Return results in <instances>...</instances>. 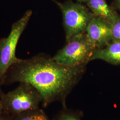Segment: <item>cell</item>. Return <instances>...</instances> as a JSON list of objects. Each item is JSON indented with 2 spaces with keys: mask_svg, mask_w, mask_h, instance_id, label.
I'll list each match as a JSON object with an SVG mask.
<instances>
[{
  "mask_svg": "<svg viewBox=\"0 0 120 120\" xmlns=\"http://www.w3.org/2000/svg\"><path fill=\"white\" fill-rule=\"evenodd\" d=\"M95 50L84 33L77 35L67 41L64 47L52 57L58 64L66 66L86 65L90 61Z\"/></svg>",
  "mask_w": 120,
  "mask_h": 120,
  "instance_id": "5",
  "label": "cell"
},
{
  "mask_svg": "<svg viewBox=\"0 0 120 120\" xmlns=\"http://www.w3.org/2000/svg\"><path fill=\"white\" fill-rule=\"evenodd\" d=\"M101 60L110 64L120 65V42L112 41L104 47L96 49L90 60Z\"/></svg>",
  "mask_w": 120,
  "mask_h": 120,
  "instance_id": "7",
  "label": "cell"
},
{
  "mask_svg": "<svg viewBox=\"0 0 120 120\" xmlns=\"http://www.w3.org/2000/svg\"><path fill=\"white\" fill-rule=\"evenodd\" d=\"M4 93L3 91L1 89L0 87V97L3 95V94Z\"/></svg>",
  "mask_w": 120,
  "mask_h": 120,
  "instance_id": "14",
  "label": "cell"
},
{
  "mask_svg": "<svg viewBox=\"0 0 120 120\" xmlns=\"http://www.w3.org/2000/svg\"><path fill=\"white\" fill-rule=\"evenodd\" d=\"M79 3H82V2H86L88 0H77Z\"/></svg>",
  "mask_w": 120,
  "mask_h": 120,
  "instance_id": "13",
  "label": "cell"
},
{
  "mask_svg": "<svg viewBox=\"0 0 120 120\" xmlns=\"http://www.w3.org/2000/svg\"><path fill=\"white\" fill-rule=\"evenodd\" d=\"M2 40H3V38H0V44L1 43Z\"/></svg>",
  "mask_w": 120,
  "mask_h": 120,
  "instance_id": "18",
  "label": "cell"
},
{
  "mask_svg": "<svg viewBox=\"0 0 120 120\" xmlns=\"http://www.w3.org/2000/svg\"><path fill=\"white\" fill-rule=\"evenodd\" d=\"M112 41L120 42V17L118 16L111 23Z\"/></svg>",
  "mask_w": 120,
  "mask_h": 120,
  "instance_id": "11",
  "label": "cell"
},
{
  "mask_svg": "<svg viewBox=\"0 0 120 120\" xmlns=\"http://www.w3.org/2000/svg\"><path fill=\"white\" fill-rule=\"evenodd\" d=\"M5 118V117L2 116V114L0 116V120H4Z\"/></svg>",
  "mask_w": 120,
  "mask_h": 120,
  "instance_id": "15",
  "label": "cell"
},
{
  "mask_svg": "<svg viewBox=\"0 0 120 120\" xmlns=\"http://www.w3.org/2000/svg\"><path fill=\"white\" fill-rule=\"evenodd\" d=\"M116 1H117V2L118 3V5L119 6V7H120V0H116Z\"/></svg>",
  "mask_w": 120,
  "mask_h": 120,
  "instance_id": "16",
  "label": "cell"
},
{
  "mask_svg": "<svg viewBox=\"0 0 120 120\" xmlns=\"http://www.w3.org/2000/svg\"><path fill=\"white\" fill-rule=\"evenodd\" d=\"M85 34L95 49L104 47L112 41L111 23L100 17H93Z\"/></svg>",
  "mask_w": 120,
  "mask_h": 120,
  "instance_id": "6",
  "label": "cell"
},
{
  "mask_svg": "<svg viewBox=\"0 0 120 120\" xmlns=\"http://www.w3.org/2000/svg\"><path fill=\"white\" fill-rule=\"evenodd\" d=\"M60 9L63 16L66 42L74 37L84 34L94 17L90 9L80 3L67 1L60 3L52 0Z\"/></svg>",
  "mask_w": 120,
  "mask_h": 120,
  "instance_id": "4",
  "label": "cell"
},
{
  "mask_svg": "<svg viewBox=\"0 0 120 120\" xmlns=\"http://www.w3.org/2000/svg\"><path fill=\"white\" fill-rule=\"evenodd\" d=\"M86 65L66 66L58 64L53 57L40 54L20 59L9 69L4 84L28 83L38 92L43 107L59 101L65 107L67 98L82 78Z\"/></svg>",
  "mask_w": 120,
  "mask_h": 120,
  "instance_id": "1",
  "label": "cell"
},
{
  "mask_svg": "<svg viewBox=\"0 0 120 120\" xmlns=\"http://www.w3.org/2000/svg\"><path fill=\"white\" fill-rule=\"evenodd\" d=\"M82 113L79 111H73L63 108L57 117V120H82Z\"/></svg>",
  "mask_w": 120,
  "mask_h": 120,
  "instance_id": "10",
  "label": "cell"
},
{
  "mask_svg": "<svg viewBox=\"0 0 120 120\" xmlns=\"http://www.w3.org/2000/svg\"><path fill=\"white\" fill-rule=\"evenodd\" d=\"M0 100L3 112L11 116L39 108L42 98L34 87L21 82L14 90L4 93Z\"/></svg>",
  "mask_w": 120,
  "mask_h": 120,
  "instance_id": "2",
  "label": "cell"
},
{
  "mask_svg": "<svg viewBox=\"0 0 120 120\" xmlns=\"http://www.w3.org/2000/svg\"><path fill=\"white\" fill-rule=\"evenodd\" d=\"M32 13V11L30 10L27 11L19 20L12 25L8 36L3 38L0 45V85L4 84L9 69L20 59L16 56L17 44Z\"/></svg>",
  "mask_w": 120,
  "mask_h": 120,
  "instance_id": "3",
  "label": "cell"
},
{
  "mask_svg": "<svg viewBox=\"0 0 120 120\" xmlns=\"http://www.w3.org/2000/svg\"><path fill=\"white\" fill-rule=\"evenodd\" d=\"M86 3L94 16L102 18L110 23L118 16L105 0H88Z\"/></svg>",
  "mask_w": 120,
  "mask_h": 120,
  "instance_id": "8",
  "label": "cell"
},
{
  "mask_svg": "<svg viewBox=\"0 0 120 120\" xmlns=\"http://www.w3.org/2000/svg\"><path fill=\"white\" fill-rule=\"evenodd\" d=\"M13 120H52L42 109L39 108L12 116Z\"/></svg>",
  "mask_w": 120,
  "mask_h": 120,
  "instance_id": "9",
  "label": "cell"
},
{
  "mask_svg": "<svg viewBox=\"0 0 120 120\" xmlns=\"http://www.w3.org/2000/svg\"><path fill=\"white\" fill-rule=\"evenodd\" d=\"M3 113V108H2V104L1 102V101L0 100V116L1 115H2Z\"/></svg>",
  "mask_w": 120,
  "mask_h": 120,
  "instance_id": "12",
  "label": "cell"
},
{
  "mask_svg": "<svg viewBox=\"0 0 120 120\" xmlns=\"http://www.w3.org/2000/svg\"><path fill=\"white\" fill-rule=\"evenodd\" d=\"M4 120H13V119H12H12H7V118H5H5H4Z\"/></svg>",
  "mask_w": 120,
  "mask_h": 120,
  "instance_id": "17",
  "label": "cell"
}]
</instances>
